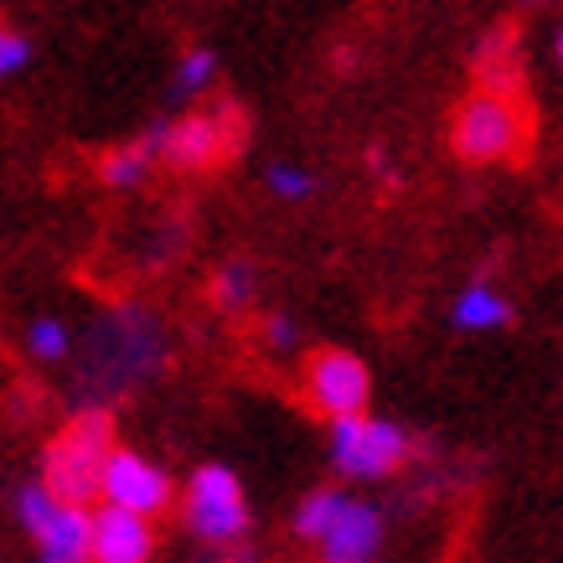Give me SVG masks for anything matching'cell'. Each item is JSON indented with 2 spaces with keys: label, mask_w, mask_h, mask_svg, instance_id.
<instances>
[{
  "label": "cell",
  "mask_w": 563,
  "mask_h": 563,
  "mask_svg": "<svg viewBox=\"0 0 563 563\" xmlns=\"http://www.w3.org/2000/svg\"><path fill=\"white\" fill-rule=\"evenodd\" d=\"M166 367V336H161V321L151 310L120 306L109 310L93 336H88V352L78 362V398L84 409H103L109 398L130 393L135 383L155 377Z\"/></svg>",
  "instance_id": "cell-1"
},
{
  "label": "cell",
  "mask_w": 563,
  "mask_h": 563,
  "mask_svg": "<svg viewBox=\"0 0 563 563\" xmlns=\"http://www.w3.org/2000/svg\"><path fill=\"white\" fill-rule=\"evenodd\" d=\"M109 461H114V424H109L103 409H84L47 440L42 481H47L63 501L88 507L93 496H103V471H109Z\"/></svg>",
  "instance_id": "cell-2"
},
{
  "label": "cell",
  "mask_w": 563,
  "mask_h": 563,
  "mask_svg": "<svg viewBox=\"0 0 563 563\" xmlns=\"http://www.w3.org/2000/svg\"><path fill=\"white\" fill-rule=\"evenodd\" d=\"M450 145L461 161L471 166H486V161H512L528 145V114L512 93L501 88H476L471 99L455 109V124H450Z\"/></svg>",
  "instance_id": "cell-3"
},
{
  "label": "cell",
  "mask_w": 563,
  "mask_h": 563,
  "mask_svg": "<svg viewBox=\"0 0 563 563\" xmlns=\"http://www.w3.org/2000/svg\"><path fill=\"white\" fill-rule=\"evenodd\" d=\"M151 151L161 166L172 172H212L228 155L239 151L243 140V120L239 109H202V114H181V120H161L151 124Z\"/></svg>",
  "instance_id": "cell-4"
},
{
  "label": "cell",
  "mask_w": 563,
  "mask_h": 563,
  "mask_svg": "<svg viewBox=\"0 0 563 563\" xmlns=\"http://www.w3.org/2000/svg\"><path fill=\"white\" fill-rule=\"evenodd\" d=\"M331 461L352 481H383L409 461V434L388 419L346 413V419H331Z\"/></svg>",
  "instance_id": "cell-5"
},
{
  "label": "cell",
  "mask_w": 563,
  "mask_h": 563,
  "mask_svg": "<svg viewBox=\"0 0 563 563\" xmlns=\"http://www.w3.org/2000/svg\"><path fill=\"white\" fill-rule=\"evenodd\" d=\"M187 528H191V538H202L207 548H228L249 532V507H243V486L233 471L202 465V471L187 481Z\"/></svg>",
  "instance_id": "cell-6"
},
{
  "label": "cell",
  "mask_w": 563,
  "mask_h": 563,
  "mask_svg": "<svg viewBox=\"0 0 563 563\" xmlns=\"http://www.w3.org/2000/svg\"><path fill=\"white\" fill-rule=\"evenodd\" d=\"M306 398L325 419H346V413H367V398H373V383H367V367H362L352 352H316L306 362Z\"/></svg>",
  "instance_id": "cell-7"
},
{
  "label": "cell",
  "mask_w": 563,
  "mask_h": 563,
  "mask_svg": "<svg viewBox=\"0 0 563 563\" xmlns=\"http://www.w3.org/2000/svg\"><path fill=\"white\" fill-rule=\"evenodd\" d=\"M103 501L145 512V517H161L172 507V481H166L161 465H151L135 450H114V461L103 471Z\"/></svg>",
  "instance_id": "cell-8"
},
{
  "label": "cell",
  "mask_w": 563,
  "mask_h": 563,
  "mask_svg": "<svg viewBox=\"0 0 563 563\" xmlns=\"http://www.w3.org/2000/svg\"><path fill=\"white\" fill-rule=\"evenodd\" d=\"M155 528L145 512L103 501L93 512V563H151Z\"/></svg>",
  "instance_id": "cell-9"
},
{
  "label": "cell",
  "mask_w": 563,
  "mask_h": 563,
  "mask_svg": "<svg viewBox=\"0 0 563 563\" xmlns=\"http://www.w3.org/2000/svg\"><path fill=\"white\" fill-rule=\"evenodd\" d=\"M383 548V517L367 501H346L336 528L321 538V563H373Z\"/></svg>",
  "instance_id": "cell-10"
},
{
  "label": "cell",
  "mask_w": 563,
  "mask_h": 563,
  "mask_svg": "<svg viewBox=\"0 0 563 563\" xmlns=\"http://www.w3.org/2000/svg\"><path fill=\"white\" fill-rule=\"evenodd\" d=\"M36 563H93V517L78 501H63V512L36 532Z\"/></svg>",
  "instance_id": "cell-11"
},
{
  "label": "cell",
  "mask_w": 563,
  "mask_h": 563,
  "mask_svg": "<svg viewBox=\"0 0 563 563\" xmlns=\"http://www.w3.org/2000/svg\"><path fill=\"white\" fill-rule=\"evenodd\" d=\"M476 73H481V88H501V93H512L517 88V36L512 32H492L481 42L476 52Z\"/></svg>",
  "instance_id": "cell-12"
},
{
  "label": "cell",
  "mask_w": 563,
  "mask_h": 563,
  "mask_svg": "<svg viewBox=\"0 0 563 563\" xmlns=\"http://www.w3.org/2000/svg\"><path fill=\"white\" fill-rule=\"evenodd\" d=\"M507 321H512V306H507L492 285H471V290H461V300H455V325H461V331H496V325H507Z\"/></svg>",
  "instance_id": "cell-13"
},
{
  "label": "cell",
  "mask_w": 563,
  "mask_h": 563,
  "mask_svg": "<svg viewBox=\"0 0 563 563\" xmlns=\"http://www.w3.org/2000/svg\"><path fill=\"white\" fill-rule=\"evenodd\" d=\"M151 166H155L151 140H140V145H120V151L103 155V161H99V176H103V187L124 191V187H140V181L151 176Z\"/></svg>",
  "instance_id": "cell-14"
},
{
  "label": "cell",
  "mask_w": 563,
  "mask_h": 563,
  "mask_svg": "<svg viewBox=\"0 0 563 563\" xmlns=\"http://www.w3.org/2000/svg\"><path fill=\"white\" fill-rule=\"evenodd\" d=\"M57 512H63V496L52 492L47 481H32V486H21V492H16V522L26 528V538L47 532V522Z\"/></svg>",
  "instance_id": "cell-15"
},
{
  "label": "cell",
  "mask_w": 563,
  "mask_h": 563,
  "mask_svg": "<svg viewBox=\"0 0 563 563\" xmlns=\"http://www.w3.org/2000/svg\"><path fill=\"white\" fill-rule=\"evenodd\" d=\"M249 300H254V264H249V258H228V264L212 274V306L243 310Z\"/></svg>",
  "instance_id": "cell-16"
},
{
  "label": "cell",
  "mask_w": 563,
  "mask_h": 563,
  "mask_svg": "<svg viewBox=\"0 0 563 563\" xmlns=\"http://www.w3.org/2000/svg\"><path fill=\"white\" fill-rule=\"evenodd\" d=\"M342 512H346V496L342 492H316V496H306V501H300V512H295V532L321 543L325 532L336 528V517H342Z\"/></svg>",
  "instance_id": "cell-17"
},
{
  "label": "cell",
  "mask_w": 563,
  "mask_h": 563,
  "mask_svg": "<svg viewBox=\"0 0 563 563\" xmlns=\"http://www.w3.org/2000/svg\"><path fill=\"white\" fill-rule=\"evenodd\" d=\"M212 78H218V57H212L207 47H191L187 57L176 63V93H181V99L202 93V88L212 84Z\"/></svg>",
  "instance_id": "cell-18"
},
{
  "label": "cell",
  "mask_w": 563,
  "mask_h": 563,
  "mask_svg": "<svg viewBox=\"0 0 563 563\" xmlns=\"http://www.w3.org/2000/svg\"><path fill=\"white\" fill-rule=\"evenodd\" d=\"M26 352H32L36 362H57L63 352H68V325L63 321H36L32 331H26Z\"/></svg>",
  "instance_id": "cell-19"
},
{
  "label": "cell",
  "mask_w": 563,
  "mask_h": 563,
  "mask_svg": "<svg viewBox=\"0 0 563 563\" xmlns=\"http://www.w3.org/2000/svg\"><path fill=\"white\" fill-rule=\"evenodd\" d=\"M269 191H274V197H285V202H295V197H310V191H316V181H310L300 166H274V172H269Z\"/></svg>",
  "instance_id": "cell-20"
},
{
  "label": "cell",
  "mask_w": 563,
  "mask_h": 563,
  "mask_svg": "<svg viewBox=\"0 0 563 563\" xmlns=\"http://www.w3.org/2000/svg\"><path fill=\"white\" fill-rule=\"evenodd\" d=\"M32 63V42L21 32H0V73H21Z\"/></svg>",
  "instance_id": "cell-21"
},
{
  "label": "cell",
  "mask_w": 563,
  "mask_h": 563,
  "mask_svg": "<svg viewBox=\"0 0 563 563\" xmlns=\"http://www.w3.org/2000/svg\"><path fill=\"white\" fill-rule=\"evenodd\" d=\"M264 342H269L274 352L295 346V325H290V316H269V321H264Z\"/></svg>",
  "instance_id": "cell-22"
},
{
  "label": "cell",
  "mask_w": 563,
  "mask_h": 563,
  "mask_svg": "<svg viewBox=\"0 0 563 563\" xmlns=\"http://www.w3.org/2000/svg\"><path fill=\"white\" fill-rule=\"evenodd\" d=\"M197 563H254V553L243 543H228V548H212L207 559H197Z\"/></svg>",
  "instance_id": "cell-23"
},
{
  "label": "cell",
  "mask_w": 563,
  "mask_h": 563,
  "mask_svg": "<svg viewBox=\"0 0 563 563\" xmlns=\"http://www.w3.org/2000/svg\"><path fill=\"white\" fill-rule=\"evenodd\" d=\"M559 68H563V32H559Z\"/></svg>",
  "instance_id": "cell-24"
},
{
  "label": "cell",
  "mask_w": 563,
  "mask_h": 563,
  "mask_svg": "<svg viewBox=\"0 0 563 563\" xmlns=\"http://www.w3.org/2000/svg\"><path fill=\"white\" fill-rule=\"evenodd\" d=\"M528 5H543V0H528Z\"/></svg>",
  "instance_id": "cell-25"
}]
</instances>
